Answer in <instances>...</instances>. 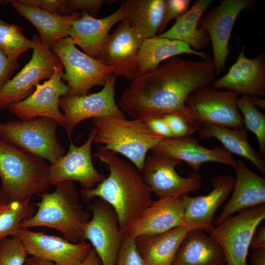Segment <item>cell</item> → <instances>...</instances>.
Segmentation results:
<instances>
[{"mask_svg": "<svg viewBox=\"0 0 265 265\" xmlns=\"http://www.w3.org/2000/svg\"><path fill=\"white\" fill-rule=\"evenodd\" d=\"M192 230L185 224L163 233L135 238L144 265H171L182 241Z\"/></svg>", "mask_w": 265, "mask_h": 265, "instance_id": "d4e9b609", "label": "cell"}, {"mask_svg": "<svg viewBox=\"0 0 265 265\" xmlns=\"http://www.w3.org/2000/svg\"><path fill=\"white\" fill-rule=\"evenodd\" d=\"M51 50L65 69L62 80L67 82L68 96L87 95L94 86H104L113 75L99 60L78 49L69 37L55 42Z\"/></svg>", "mask_w": 265, "mask_h": 265, "instance_id": "52a82bcc", "label": "cell"}, {"mask_svg": "<svg viewBox=\"0 0 265 265\" xmlns=\"http://www.w3.org/2000/svg\"><path fill=\"white\" fill-rule=\"evenodd\" d=\"M4 3H5V0H0V5L2 4L4 5Z\"/></svg>", "mask_w": 265, "mask_h": 265, "instance_id": "c3c4849f", "label": "cell"}, {"mask_svg": "<svg viewBox=\"0 0 265 265\" xmlns=\"http://www.w3.org/2000/svg\"><path fill=\"white\" fill-rule=\"evenodd\" d=\"M212 0H197L192 6L176 18L168 30L158 35L161 37L182 42L199 51L207 46L210 40L208 34L198 24L203 14Z\"/></svg>", "mask_w": 265, "mask_h": 265, "instance_id": "f546056e", "label": "cell"}, {"mask_svg": "<svg viewBox=\"0 0 265 265\" xmlns=\"http://www.w3.org/2000/svg\"><path fill=\"white\" fill-rule=\"evenodd\" d=\"M19 62L13 63L0 50V89L10 79L19 68Z\"/></svg>", "mask_w": 265, "mask_h": 265, "instance_id": "60d3db41", "label": "cell"}, {"mask_svg": "<svg viewBox=\"0 0 265 265\" xmlns=\"http://www.w3.org/2000/svg\"><path fill=\"white\" fill-rule=\"evenodd\" d=\"M93 156L107 166L109 173L96 186L81 189V197L85 202L98 198L108 203L115 211L125 235L152 203V191L140 171L116 153L99 147Z\"/></svg>", "mask_w": 265, "mask_h": 265, "instance_id": "7a4b0ae2", "label": "cell"}, {"mask_svg": "<svg viewBox=\"0 0 265 265\" xmlns=\"http://www.w3.org/2000/svg\"><path fill=\"white\" fill-rule=\"evenodd\" d=\"M239 96L207 86L191 93L186 102L191 123L195 128L211 124L231 129L244 128L242 115L237 106Z\"/></svg>", "mask_w": 265, "mask_h": 265, "instance_id": "9c48e42d", "label": "cell"}, {"mask_svg": "<svg viewBox=\"0 0 265 265\" xmlns=\"http://www.w3.org/2000/svg\"></svg>", "mask_w": 265, "mask_h": 265, "instance_id": "681fc988", "label": "cell"}, {"mask_svg": "<svg viewBox=\"0 0 265 265\" xmlns=\"http://www.w3.org/2000/svg\"><path fill=\"white\" fill-rule=\"evenodd\" d=\"M153 153L184 161L195 171L208 162H218L229 165L234 168L237 160L232 154L219 147L208 149L201 145L194 137L166 138L160 141L151 150Z\"/></svg>", "mask_w": 265, "mask_h": 265, "instance_id": "44dd1931", "label": "cell"}, {"mask_svg": "<svg viewBox=\"0 0 265 265\" xmlns=\"http://www.w3.org/2000/svg\"><path fill=\"white\" fill-rule=\"evenodd\" d=\"M33 48V41L24 35L22 26L9 24L0 17V50L11 62H18L22 54Z\"/></svg>", "mask_w": 265, "mask_h": 265, "instance_id": "d6a6232c", "label": "cell"}, {"mask_svg": "<svg viewBox=\"0 0 265 265\" xmlns=\"http://www.w3.org/2000/svg\"><path fill=\"white\" fill-rule=\"evenodd\" d=\"M58 125L55 121L47 117L0 121V139L52 164L65 152L57 137Z\"/></svg>", "mask_w": 265, "mask_h": 265, "instance_id": "8992f818", "label": "cell"}, {"mask_svg": "<svg viewBox=\"0 0 265 265\" xmlns=\"http://www.w3.org/2000/svg\"><path fill=\"white\" fill-rule=\"evenodd\" d=\"M233 168L236 177L233 194L216 218V226L238 212L264 205L265 203V179L251 170L241 160H237Z\"/></svg>", "mask_w": 265, "mask_h": 265, "instance_id": "603a6c76", "label": "cell"}, {"mask_svg": "<svg viewBox=\"0 0 265 265\" xmlns=\"http://www.w3.org/2000/svg\"><path fill=\"white\" fill-rule=\"evenodd\" d=\"M11 3L21 15L36 28L41 43L49 49L56 41L69 37L73 23L81 14L77 12L69 15H60L15 0H11Z\"/></svg>", "mask_w": 265, "mask_h": 265, "instance_id": "484cf974", "label": "cell"}, {"mask_svg": "<svg viewBox=\"0 0 265 265\" xmlns=\"http://www.w3.org/2000/svg\"><path fill=\"white\" fill-rule=\"evenodd\" d=\"M96 133L93 127L83 144L77 146L71 143L66 155L49 164V180L51 186L65 181H77L82 189H88L105 179V175L95 169L91 158V147Z\"/></svg>", "mask_w": 265, "mask_h": 265, "instance_id": "2e32d148", "label": "cell"}, {"mask_svg": "<svg viewBox=\"0 0 265 265\" xmlns=\"http://www.w3.org/2000/svg\"><path fill=\"white\" fill-rule=\"evenodd\" d=\"M253 104L256 107H259L263 109H265V100L260 97L252 96L250 97Z\"/></svg>", "mask_w": 265, "mask_h": 265, "instance_id": "7dc6e473", "label": "cell"}, {"mask_svg": "<svg viewBox=\"0 0 265 265\" xmlns=\"http://www.w3.org/2000/svg\"><path fill=\"white\" fill-rule=\"evenodd\" d=\"M212 59L195 61L174 56L153 71L137 76L121 95L118 106L133 119L174 113L192 125L186 106L189 96L215 80Z\"/></svg>", "mask_w": 265, "mask_h": 265, "instance_id": "6da1fadb", "label": "cell"}, {"mask_svg": "<svg viewBox=\"0 0 265 265\" xmlns=\"http://www.w3.org/2000/svg\"><path fill=\"white\" fill-rule=\"evenodd\" d=\"M237 106L242 114L245 129L253 132L257 138L261 156L265 158V115L252 103L250 97L241 95L236 101Z\"/></svg>", "mask_w": 265, "mask_h": 265, "instance_id": "836d02e7", "label": "cell"}, {"mask_svg": "<svg viewBox=\"0 0 265 265\" xmlns=\"http://www.w3.org/2000/svg\"><path fill=\"white\" fill-rule=\"evenodd\" d=\"M89 209L92 216L84 227L83 240L89 241L102 265H116L124 236L116 213L100 198L95 199Z\"/></svg>", "mask_w": 265, "mask_h": 265, "instance_id": "7c38bea8", "label": "cell"}, {"mask_svg": "<svg viewBox=\"0 0 265 265\" xmlns=\"http://www.w3.org/2000/svg\"><path fill=\"white\" fill-rule=\"evenodd\" d=\"M116 265H144L138 252L134 238L124 235Z\"/></svg>", "mask_w": 265, "mask_h": 265, "instance_id": "d590c367", "label": "cell"}, {"mask_svg": "<svg viewBox=\"0 0 265 265\" xmlns=\"http://www.w3.org/2000/svg\"><path fill=\"white\" fill-rule=\"evenodd\" d=\"M104 0H67L68 10L71 14L81 11L95 17L105 2Z\"/></svg>", "mask_w": 265, "mask_h": 265, "instance_id": "ab89813d", "label": "cell"}, {"mask_svg": "<svg viewBox=\"0 0 265 265\" xmlns=\"http://www.w3.org/2000/svg\"><path fill=\"white\" fill-rule=\"evenodd\" d=\"M78 265H102L101 260L92 247L84 259Z\"/></svg>", "mask_w": 265, "mask_h": 265, "instance_id": "ee69618b", "label": "cell"}, {"mask_svg": "<svg viewBox=\"0 0 265 265\" xmlns=\"http://www.w3.org/2000/svg\"><path fill=\"white\" fill-rule=\"evenodd\" d=\"M139 46L128 24L122 21L109 34L97 59L109 67L115 77L132 80L136 76Z\"/></svg>", "mask_w": 265, "mask_h": 265, "instance_id": "ac0fdd59", "label": "cell"}, {"mask_svg": "<svg viewBox=\"0 0 265 265\" xmlns=\"http://www.w3.org/2000/svg\"><path fill=\"white\" fill-rule=\"evenodd\" d=\"M213 88H225L238 96H265V58L264 53L249 59L242 49L236 62L224 76L213 82Z\"/></svg>", "mask_w": 265, "mask_h": 265, "instance_id": "ffe728a7", "label": "cell"}, {"mask_svg": "<svg viewBox=\"0 0 265 265\" xmlns=\"http://www.w3.org/2000/svg\"><path fill=\"white\" fill-rule=\"evenodd\" d=\"M30 60L13 78L0 89V108H8L10 106L23 101L33 92L39 81L49 79L60 61L51 49L44 47L39 36L34 34Z\"/></svg>", "mask_w": 265, "mask_h": 265, "instance_id": "30bf717a", "label": "cell"}, {"mask_svg": "<svg viewBox=\"0 0 265 265\" xmlns=\"http://www.w3.org/2000/svg\"><path fill=\"white\" fill-rule=\"evenodd\" d=\"M27 253L15 237L0 240V265H24Z\"/></svg>", "mask_w": 265, "mask_h": 265, "instance_id": "e575fe53", "label": "cell"}, {"mask_svg": "<svg viewBox=\"0 0 265 265\" xmlns=\"http://www.w3.org/2000/svg\"><path fill=\"white\" fill-rule=\"evenodd\" d=\"M184 224L182 198H158L153 201L125 234L135 238L163 233Z\"/></svg>", "mask_w": 265, "mask_h": 265, "instance_id": "7402d4cb", "label": "cell"}, {"mask_svg": "<svg viewBox=\"0 0 265 265\" xmlns=\"http://www.w3.org/2000/svg\"><path fill=\"white\" fill-rule=\"evenodd\" d=\"M115 77L112 75L99 92L80 96L62 97L59 108L63 111V127L71 137L76 127L81 122L93 118L113 116L126 118L115 100Z\"/></svg>", "mask_w": 265, "mask_h": 265, "instance_id": "4fadbf2b", "label": "cell"}, {"mask_svg": "<svg viewBox=\"0 0 265 265\" xmlns=\"http://www.w3.org/2000/svg\"><path fill=\"white\" fill-rule=\"evenodd\" d=\"M93 124L96 131L94 143L126 157L140 171L147 152L164 139L137 119L105 116L94 118Z\"/></svg>", "mask_w": 265, "mask_h": 265, "instance_id": "5b68a950", "label": "cell"}, {"mask_svg": "<svg viewBox=\"0 0 265 265\" xmlns=\"http://www.w3.org/2000/svg\"><path fill=\"white\" fill-rule=\"evenodd\" d=\"M253 265H265V248L256 249L251 260Z\"/></svg>", "mask_w": 265, "mask_h": 265, "instance_id": "f6af8a7d", "label": "cell"}, {"mask_svg": "<svg viewBox=\"0 0 265 265\" xmlns=\"http://www.w3.org/2000/svg\"><path fill=\"white\" fill-rule=\"evenodd\" d=\"M183 53L197 55L203 60L209 59L207 53L195 51L179 41L161 37L159 35L146 39L139 47L136 76L153 71L159 66L162 61Z\"/></svg>", "mask_w": 265, "mask_h": 265, "instance_id": "83f0119b", "label": "cell"}, {"mask_svg": "<svg viewBox=\"0 0 265 265\" xmlns=\"http://www.w3.org/2000/svg\"><path fill=\"white\" fill-rule=\"evenodd\" d=\"M27 254L56 265H78L86 257L91 245L86 241L72 242L64 238L21 228L16 236Z\"/></svg>", "mask_w": 265, "mask_h": 265, "instance_id": "e0dca14e", "label": "cell"}, {"mask_svg": "<svg viewBox=\"0 0 265 265\" xmlns=\"http://www.w3.org/2000/svg\"><path fill=\"white\" fill-rule=\"evenodd\" d=\"M24 265H56L53 263L41 258L31 256L27 258Z\"/></svg>", "mask_w": 265, "mask_h": 265, "instance_id": "bcb514c9", "label": "cell"}, {"mask_svg": "<svg viewBox=\"0 0 265 265\" xmlns=\"http://www.w3.org/2000/svg\"><path fill=\"white\" fill-rule=\"evenodd\" d=\"M54 186L53 192L39 195L41 201L35 204L37 212L24 220L20 228L47 227L58 231L70 242L83 241V230L90 214L80 203L74 182L65 181Z\"/></svg>", "mask_w": 265, "mask_h": 265, "instance_id": "277c9868", "label": "cell"}, {"mask_svg": "<svg viewBox=\"0 0 265 265\" xmlns=\"http://www.w3.org/2000/svg\"><path fill=\"white\" fill-rule=\"evenodd\" d=\"M157 136L164 138L173 137L170 129L162 116L155 117L144 122Z\"/></svg>", "mask_w": 265, "mask_h": 265, "instance_id": "b9f144b4", "label": "cell"}, {"mask_svg": "<svg viewBox=\"0 0 265 265\" xmlns=\"http://www.w3.org/2000/svg\"><path fill=\"white\" fill-rule=\"evenodd\" d=\"M212 189L206 195L181 197L184 207L185 224L194 229L209 232L214 228L212 221L219 207L233 191L235 177L224 174L211 179Z\"/></svg>", "mask_w": 265, "mask_h": 265, "instance_id": "d6986e66", "label": "cell"}, {"mask_svg": "<svg viewBox=\"0 0 265 265\" xmlns=\"http://www.w3.org/2000/svg\"><path fill=\"white\" fill-rule=\"evenodd\" d=\"M265 218L264 204L240 212L210 232L223 250L225 265H248L246 259L253 237Z\"/></svg>", "mask_w": 265, "mask_h": 265, "instance_id": "ba28073f", "label": "cell"}, {"mask_svg": "<svg viewBox=\"0 0 265 265\" xmlns=\"http://www.w3.org/2000/svg\"><path fill=\"white\" fill-rule=\"evenodd\" d=\"M63 69L60 62L53 75L43 83H37L28 97L9 106L10 113L21 120L49 118L63 127L64 118L59 110V100L68 93V86L62 80Z\"/></svg>", "mask_w": 265, "mask_h": 265, "instance_id": "5bb4252c", "label": "cell"}, {"mask_svg": "<svg viewBox=\"0 0 265 265\" xmlns=\"http://www.w3.org/2000/svg\"><path fill=\"white\" fill-rule=\"evenodd\" d=\"M220 245L204 231H189L182 241L171 265H225Z\"/></svg>", "mask_w": 265, "mask_h": 265, "instance_id": "4316f807", "label": "cell"}, {"mask_svg": "<svg viewBox=\"0 0 265 265\" xmlns=\"http://www.w3.org/2000/svg\"><path fill=\"white\" fill-rule=\"evenodd\" d=\"M196 131L202 138H216L222 144L227 151L247 159L262 174H265V161L250 145L245 127L236 129L203 124L197 126Z\"/></svg>", "mask_w": 265, "mask_h": 265, "instance_id": "4dcf8cb0", "label": "cell"}, {"mask_svg": "<svg viewBox=\"0 0 265 265\" xmlns=\"http://www.w3.org/2000/svg\"><path fill=\"white\" fill-rule=\"evenodd\" d=\"M181 163L178 159L156 153L146 158L141 175L159 198H180L200 188L202 177L197 171L186 177L177 173L175 167Z\"/></svg>", "mask_w": 265, "mask_h": 265, "instance_id": "8fae6325", "label": "cell"}, {"mask_svg": "<svg viewBox=\"0 0 265 265\" xmlns=\"http://www.w3.org/2000/svg\"><path fill=\"white\" fill-rule=\"evenodd\" d=\"M124 17L139 45L156 35L162 22L164 0H128L123 3Z\"/></svg>", "mask_w": 265, "mask_h": 265, "instance_id": "f1b7e54d", "label": "cell"}, {"mask_svg": "<svg viewBox=\"0 0 265 265\" xmlns=\"http://www.w3.org/2000/svg\"><path fill=\"white\" fill-rule=\"evenodd\" d=\"M167 124L173 137H182L191 135L196 131L183 116L174 113H167L162 116Z\"/></svg>", "mask_w": 265, "mask_h": 265, "instance_id": "74e56055", "label": "cell"}, {"mask_svg": "<svg viewBox=\"0 0 265 265\" xmlns=\"http://www.w3.org/2000/svg\"><path fill=\"white\" fill-rule=\"evenodd\" d=\"M250 246L255 250L265 248V227L263 226L254 234Z\"/></svg>", "mask_w": 265, "mask_h": 265, "instance_id": "7bdbcfd3", "label": "cell"}, {"mask_svg": "<svg viewBox=\"0 0 265 265\" xmlns=\"http://www.w3.org/2000/svg\"><path fill=\"white\" fill-rule=\"evenodd\" d=\"M75 21L69 32L74 44L79 46L83 53L97 59L112 27L124 17L123 4L113 13L98 19L86 13Z\"/></svg>", "mask_w": 265, "mask_h": 265, "instance_id": "cb8c5ba5", "label": "cell"}, {"mask_svg": "<svg viewBox=\"0 0 265 265\" xmlns=\"http://www.w3.org/2000/svg\"><path fill=\"white\" fill-rule=\"evenodd\" d=\"M49 166L45 159L0 139V203L48 192Z\"/></svg>", "mask_w": 265, "mask_h": 265, "instance_id": "3957f363", "label": "cell"}, {"mask_svg": "<svg viewBox=\"0 0 265 265\" xmlns=\"http://www.w3.org/2000/svg\"><path fill=\"white\" fill-rule=\"evenodd\" d=\"M30 200L0 203V240L15 237L21 222L33 215Z\"/></svg>", "mask_w": 265, "mask_h": 265, "instance_id": "1f68e13d", "label": "cell"}, {"mask_svg": "<svg viewBox=\"0 0 265 265\" xmlns=\"http://www.w3.org/2000/svg\"><path fill=\"white\" fill-rule=\"evenodd\" d=\"M253 3L251 0H224L200 19L198 26L207 32L212 42L216 75L225 69L229 41L238 16Z\"/></svg>", "mask_w": 265, "mask_h": 265, "instance_id": "9a60e30c", "label": "cell"}, {"mask_svg": "<svg viewBox=\"0 0 265 265\" xmlns=\"http://www.w3.org/2000/svg\"><path fill=\"white\" fill-rule=\"evenodd\" d=\"M16 2L38 7L47 12L60 15H69L67 0H15Z\"/></svg>", "mask_w": 265, "mask_h": 265, "instance_id": "f35d334b", "label": "cell"}, {"mask_svg": "<svg viewBox=\"0 0 265 265\" xmlns=\"http://www.w3.org/2000/svg\"><path fill=\"white\" fill-rule=\"evenodd\" d=\"M164 7L162 20L158 31L162 33L168 23L186 12L190 4V0H164Z\"/></svg>", "mask_w": 265, "mask_h": 265, "instance_id": "8d00e7d4", "label": "cell"}]
</instances>
